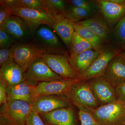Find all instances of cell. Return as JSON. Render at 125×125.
I'll return each mask as SVG.
<instances>
[{
  "instance_id": "obj_36",
  "label": "cell",
  "mask_w": 125,
  "mask_h": 125,
  "mask_svg": "<svg viewBox=\"0 0 125 125\" xmlns=\"http://www.w3.org/2000/svg\"><path fill=\"white\" fill-rule=\"evenodd\" d=\"M121 55L122 56V57L124 58V59L125 60V52H124V53H123V54L122 55Z\"/></svg>"
},
{
  "instance_id": "obj_15",
  "label": "cell",
  "mask_w": 125,
  "mask_h": 125,
  "mask_svg": "<svg viewBox=\"0 0 125 125\" xmlns=\"http://www.w3.org/2000/svg\"><path fill=\"white\" fill-rule=\"evenodd\" d=\"M102 76L115 88L125 81V60L117 55L110 61Z\"/></svg>"
},
{
  "instance_id": "obj_31",
  "label": "cell",
  "mask_w": 125,
  "mask_h": 125,
  "mask_svg": "<svg viewBox=\"0 0 125 125\" xmlns=\"http://www.w3.org/2000/svg\"><path fill=\"white\" fill-rule=\"evenodd\" d=\"M18 41L10 35L0 29V48H10Z\"/></svg>"
},
{
  "instance_id": "obj_19",
  "label": "cell",
  "mask_w": 125,
  "mask_h": 125,
  "mask_svg": "<svg viewBox=\"0 0 125 125\" xmlns=\"http://www.w3.org/2000/svg\"><path fill=\"white\" fill-rule=\"evenodd\" d=\"M0 79L7 87L18 84L25 80V72L20 66L14 62L0 67Z\"/></svg>"
},
{
  "instance_id": "obj_5",
  "label": "cell",
  "mask_w": 125,
  "mask_h": 125,
  "mask_svg": "<svg viewBox=\"0 0 125 125\" xmlns=\"http://www.w3.org/2000/svg\"><path fill=\"white\" fill-rule=\"evenodd\" d=\"M92 113L102 125H125V104L117 101L94 109Z\"/></svg>"
},
{
  "instance_id": "obj_14",
  "label": "cell",
  "mask_w": 125,
  "mask_h": 125,
  "mask_svg": "<svg viewBox=\"0 0 125 125\" xmlns=\"http://www.w3.org/2000/svg\"><path fill=\"white\" fill-rule=\"evenodd\" d=\"M97 5L109 23L117 22L125 15V0H98Z\"/></svg>"
},
{
  "instance_id": "obj_25",
  "label": "cell",
  "mask_w": 125,
  "mask_h": 125,
  "mask_svg": "<svg viewBox=\"0 0 125 125\" xmlns=\"http://www.w3.org/2000/svg\"><path fill=\"white\" fill-rule=\"evenodd\" d=\"M0 5L47 11L42 0H0Z\"/></svg>"
},
{
  "instance_id": "obj_1",
  "label": "cell",
  "mask_w": 125,
  "mask_h": 125,
  "mask_svg": "<svg viewBox=\"0 0 125 125\" xmlns=\"http://www.w3.org/2000/svg\"><path fill=\"white\" fill-rule=\"evenodd\" d=\"M65 96L79 111L92 113L94 110L100 106L86 80H79L74 83Z\"/></svg>"
},
{
  "instance_id": "obj_13",
  "label": "cell",
  "mask_w": 125,
  "mask_h": 125,
  "mask_svg": "<svg viewBox=\"0 0 125 125\" xmlns=\"http://www.w3.org/2000/svg\"><path fill=\"white\" fill-rule=\"evenodd\" d=\"M0 29L17 41L26 43L31 37L29 28L22 19L11 15Z\"/></svg>"
},
{
  "instance_id": "obj_18",
  "label": "cell",
  "mask_w": 125,
  "mask_h": 125,
  "mask_svg": "<svg viewBox=\"0 0 125 125\" xmlns=\"http://www.w3.org/2000/svg\"><path fill=\"white\" fill-rule=\"evenodd\" d=\"M54 16L55 20L50 27L57 34L66 46L70 48L75 32L73 23L62 14H56Z\"/></svg>"
},
{
  "instance_id": "obj_7",
  "label": "cell",
  "mask_w": 125,
  "mask_h": 125,
  "mask_svg": "<svg viewBox=\"0 0 125 125\" xmlns=\"http://www.w3.org/2000/svg\"><path fill=\"white\" fill-rule=\"evenodd\" d=\"M42 58L53 71L63 79H79L70 63L69 57L62 54L46 53Z\"/></svg>"
},
{
  "instance_id": "obj_4",
  "label": "cell",
  "mask_w": 125,
  "mask_h": 125,
  "mask_svg": "<svg viewBox=\"0 0 125 125\" xmlns=\"http://www.w3.org/2000/svg\"><path fill=\"white\" fill-rule=\"evenodd\" d=\"M15 62L20 66L25 72L31 63L41 58L46 53V49L39 46L33 42L16 43L11 47Z\"/></svg>"
},
{
  "instance_id": "obj_16",
  "label": "cell",
  "mask_w": 125,
  "mask_h": 125,
  "mask_svg": "<svg viewBox=\"0 0 125 125\" xmlns=\"http://www.w3.org/2000/svg\"><path fill=\"white\" fill-rule=\"evenodd\" d=\"M37 84L33 81L26 79L18 84L8 86L6 90L7 101L20 100L30 104L33 100L34 88Z\"/></svg>"
},
{
  "instance_id": "obj_28",
  "label": "cell",
  "mask_w": 125,
  "mask_h": 125,
  "mask_svg": "<svg viewBox=\"0 0 125 125\" xmlns=\"http://www.w3.org/2000/svg\"><path fill=\"white\" fill-rule=\"evenodd\" d=\"M114 33L119 43L122 46H125V15L117 22Z\"/></svg>"
},
{
  "instance_id": "obj_11",
  "label": "cell",
  "mask_w": 125,
  "mask_h": 125,
  "mask_svg": "<svg viewBox=\"0 0 125 125\" xmlns=\"http://www.w3.org/2000/svg\"><path fill=\"white\" fill-rule=\"evenodd\" d=\"M25 80L33 81L38 83L63 79L53 71L41 58L30 65L25 72Z\"/></svg>"
},
{
  "instance_id": "obj_17",
  "label": "cell",
  "mask_w": 125,
  "mask_h": 125,
  "mask_svg": "<svg viewBox=\"0 0 125 125\" xmlns=\"http://www.w3.org/2000/svg\"><path fill=\"white\" fill-rule=\"evenodd\" d=\"M116 51L106 50L100 52L98 58L86 71L79 76L80 80H87L102 75L110 61L117 55Z\"/></svg>"
},
{
  "instance_id": "obj_9",
  "label": "cell",
  "mask_w": 125,
  "mask_h": 125,
  "mask_svg": "<svg viewBox=\"0 0 125 125\" xmlns=\"http://www.w3.org/2000/svg\"><path fill=\"white\" fill-rule=\"evenodd\" d=\"M95 95L100 106L117 101L115 88L102 75L86 80Z\"/></svg>"
},
{
  "instance_id": "obj_22",
  "label": "cell",
  "mask_w": 125,
  "mask_h": 125,
  "mask_svg": "<svg viewBox=\"0 0 125 125\" xmlns=\"http://www.w3.org/2000/svg\"><path fill=\"white\" fill-rule=\"evenodd\" d=\"M73 25L75 32L90 42L94 49L101 51L103 39L87 27L76 23H73Z\"/></svg>"
},
{
  "instance_id": "obj_24",
  "label": "cell",
  "mask_w": 125,
  "mask_h": 125,
  "mask_svg": "<svg viewBox=\"0 0 125 125\" xmlns=\"http://www.w3.org/2000/svg\"><path fill=\"white\" fill-rule=\"evenodd\" d=\"M62 14L73 23H76L91 17L93 13L87 10L70 4Z\"/></svg>"
},
{
  "instance_id": "obj_35",
  "label": "cell",
  "mask_w": 125,
  "mask_h": 125,
  "mask_svg": "<svg viewBox=\"0 0 125 125\" xmlns=\"http://www.w3.org/2000/svg\"><path fill=\"white\" fill-rule=\"evenodd\" d=\"M11 14L4 7L0 5V27L7 20Z\"/></svg>"
},
{
  "instance_id": "obj_20",
  "label": "cell",
  "mask_w": 125,
  "mask_h": 125,
  "mask_svg": "<svg viewBox=\"0 0 125 125\" xmlns=\"http://www.w3.org/2000/svg\"><path fill=\"white\" fill-rule=\"evenodd\" d=\"M100 52L94 49H89L83 52L73 58H70V63L78 76L88 70L95 61Z\"/></svg>"
},
{
  "instance_id": "obj_21",
  "label": "cell",
  "mask_w": 125,
  "mask_h": 125,
  "mask_svg": "<svg viewBox=\"0 0 125 125\" xmlns=\"http://www.w3.org/2000/svg\"><path fill=\"white\" fill-rule=\"evenodd\" d=\"M76 23L88 28L103 40L108 38L110 31L107 23L99 16L90 18Z\"/></svg>"
},
{
  "instance_id": "obj_26",
  "label": "cell",
  "mask_w": 125,
  "mask_h": 125,
  "mask_svg": "<svg viewBox=\"0 0 125 125\" xmlns=\"http://www.w3.org/2000/svg\"><path fill=\"white\" fill-rule=\"evenodd\" d=\"M47 11L53 15L63 14L66 7V1L63 0H42Z\"/></svg>"
},
{
  "instance_id": "obj_29",
  "label": "cell",
  "mask_w": 125,
  "mask_h": 125,
  "mask_svg": "<svg viewBox=\"0 0 125 125\" xmlns=\"http://www.w3.org/2000/svg\"><path fill=\"white\" fill-rule=\"evenodd\" d=\"M79 116L81 125H102L91 113L79 110Z\"/></svg>"
},
{
  "instance_id": "obj_32",
  "label": "cell",
  "mask_w": 125,
  "mask_h": 125,
  "mask_svg": "<svg viewBox=\"0 0 125 125\" xmlns=\"http://www.w3.org/2000/svg\"><path fill=\"white\" fill-rule=\"evenodd\" d=\"M26 125H46L43 121L39 114L32 112L27 118Z\"/></svg>"
},
{
  "instance_id": "obj_34",
  "label": "cell",
  "mask_w": 125,
  "mask_h": 125,
  "mask_svg": "<svg viewBox=\"0 0 125 125\" xmlns=\"http://www.w3.org/2000/svg\"><path fill=\"white\" fill-rule=\"evenodd\" d=\"M7 86L5 83L0 79V106L7 102L6 90Z\"/></svg>"
},
{
  "instance_id": "obj_33",
  "label": "cell",
  "mask_w": 125,
  "mask_h": 125,
  "mask_svg": "<svg viewBox=\"0 0 125 125\" xmlns=\"http://www.w3.org/2000/svg\"><path fill=\"white\" fill-rule=\"evenodd\" d=\"M115 88L117 101L125 104V81Z\"/></svg>"
},
{
  "instance_id": "obj_10",
  "label": "cell",
  "mask_w": 125,
  "mask_h": 125,
  "mask_svg": "<svg viewBox=\"0 0 125 125\" xmlns=\"http://www.w3.org/2000/svg\"><path fill=\"white\" fill-rule=\"evenodd\" d=\"M30 105L32 112L39 114L67 107L72 104L65 96L52 95L36 97Z\"/></svg>"
},
{
  "instance_id": "obj_8",
  "label": "cell",
  "mask_w": 125,
  "mask_h": 125,
  "mask_svg": "<svg viewBox=\"0 0 125 125\" xmlns=\"http://www.w3.org/2000/svg\"><path fill=\"white\" fill-rule=\"evenodd\" d=\"M33 42L49 53L65 54L59 39L51 28L47 25H42L39 28L34 37Z\"/></svg>"
},
{
  "instance_id": "obj_2",
  "label": "cell",
  "mask_w": 125,
  "mask_h": 125,
  "mask_svg": "<svg viewBox=\"0 0 125 125\" xmlns=\"http://www.w3.org/2000/svg\"><path fill=\"white\" fill-rule=\"evenodd\" d=\"M0 5L7 9L11 14L22 19L29 28L31 37H34L36 31L40 26L44 25L50 27L55 20L54 15L47 11L5 5Z\"/></svg>"
},
{
  "instance_id": "obj_27",
  "label": "cell",
  "mask_w": 125,
  "mask_h": 125,
  "mask_svg": "<svg viewBox=\"0 0 125 125\" xmlns=\"http://www.w3.org/2000/svg\"><path fill=\"white\" fill-rule=\"evenodd\" d=\"M67 3L75 7L85 9L94 13L98 6L96 1L86 0H66Z\"/></svg>"
},
{
  "instance_id": "obj_3",
  "label": "cell",
  "mask_w": 125,
  "mask_h": 125,
  "mask_svg": "<svg viewBox=\"0 0 125 125\" xmlns=\"http://www.w3.org/2000/svg\"><path fill=\"white\" fill-rule=\"evenodd\" d=\"M32 112L30 104L25 101H7L0 106V125H26Z\"/></svg>"
},
{
  "instance_id": "obj_23",
  "label": "cell",
  "mask_w": 125,
  "mask_h": 125,
  "mask_svg": "<svg viewBox=\"0 0 125 125\" xmlns=\"http://www.w3.org/2000/svg\"><path fill=\"white\" fill-rule=\"evenodd\" d=\"M70 56L73 58L76 56L89 49H93L90 42L74 32L70 46Z\"/></svg>"
},
{
  "instance_id": "obj_6",
  "label": "cell",
  "mask_w": 125,
  "mask_h": 125,
  "mask_svg": "<svg viewBox=\"0 0 125 125\" xmlns=\"http://www.w3.org/2000/svg\"><path fill=\"white\" fill-rule=\"evenodd\" d=\"M72 105L39 115L46 125H79V112Z\"/></svg>"
},
{
  "instance_id": "obj_12",
  "label": "cell",
  "mask_w": 125,
  "mask_h": 125,
  "mask_svg": "<svg viewBox=\"0 0 125 125\" xmlns=\"http://www.w3.org/2000/svg\"><path fill=\"white\" fill-rule=\"evenodd\" d=\"M79 80L62 79L38 83L34 88L33 98L52 95L65 96L72 84Z\"/></svg>"
},
{
  "instance_id": "obj_30",
  "label": "cell",
  "mask_w": 125,
  "mask_h": 125,
  "mask_svg": "<svg viewBox=\"0 0 125 125\" xmlns=\"http://www.w3.org/2000/svg\"><path fill=\"white\" fill-rule=\"evenodd\" d=\"M14 62L13 51L10 48H0V66L3 67Z\"/></svg>"
}]
</instances>
